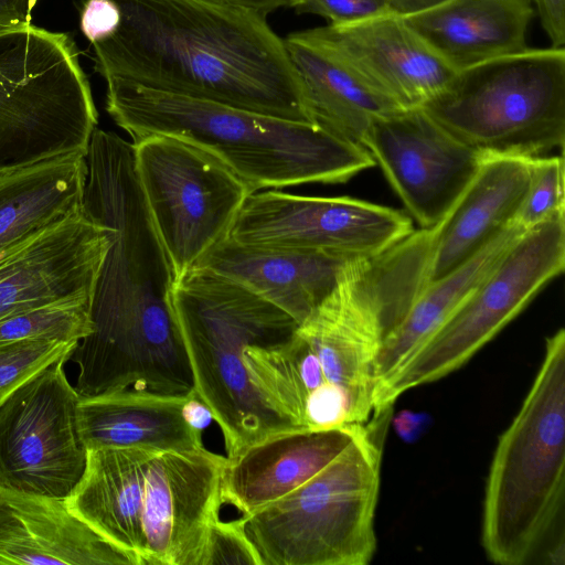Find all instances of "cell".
Masks as SVG:
<instances>
[{
    "label": "cell",
    "mask_w": 565,
    "mask_h": 565,
    "mask_svg": "<svg viewBox=\"0 0 565 565\" xmlns=\"http://www.w3.org/2000/svg\"><path fill=\"white\" fill-rule=\"evenodd\" d=\"M531 0H448L404 18L455 72L527 49Z\"/></svg>",
    "instance_id": "cell-20"
},
{
    "label": "cell",
    "mask_w": 565,
    "mask_h": 565,
    "mask_svg": "<svg viewBox=\"0 0 565 565\" xmlns=\"http://www.w3.org/2000/svg\"><path fill=\"white\" fill-rule=\"evenodd\" d=\"M62 358L18 386L0 405V487L66 498L87 459L79 394Z\"/></svg>",
    "instance_id": "cell-11"
},
{
    "label": "cell",
    "mask_w": 565,
    "mask_h": 565,
    "mask_svg": "<svg viewBox=\"0 0 565 565\" xmlns=\"http://www.w3.org/2000/svg\"><path fill=\"white\" fill-rule=\"evenodd\" d=\"M529 182V158L483 156L475 177L438 224L429 281L457 269L512 225Z\"/></svg>",
    "instance_id": "cell-19"
},
{
    "label": "cell",
    "mask_w": 565,
    "mask_h": 565,
    "mask_svg": "<svg viewBox=\"0 0 565 565\" xmlns=\"http://www.w3.org/2000/svg\"><path fill=\"white\" fill-rule=\"evenodd\" d=\"M106 110L132 141L164 135L214 156L254 192L343 183L375 166L361 145L317 125L149 89L106 84Z\"/></svg>",
    "instance_id": "cell-3"
},
{
    "label": "cell",
    "mask_w": 565,
    "mask_h": 565,
    "mask_svg": "<svg viewBox=\"0 0 565 565\" xmlns=\"http://www.w3.org/2000/svg\"><path fill=\"white\" fill-rule=\"evenodd\" d=\"M225 460L205 448L90 449L65 499L137 565H198L207 527L220 518Z\"/></svg>",
    "instance_id": "cell-2"
},
{
    "label": "cell",
    "mask_w": 565,
    "mask_h": 565,
    "mask_svg": "<svg viewBox=\"0 0 565 565\" xmlns=\"http://www.w3.org/2000/svg\"><path fill=\"white\" fill-rule=\"evenodd\" d=\"M135 170L177 280L230 237L252 188L205 150L152 135L132 141Z\"/></svg>",
    "instance_id": "cell-10"
},
{
    "label": "cell",
    "mask_w": 565,
    "mask_h": 565,
    "mask_svg": "<svg viewBox=\"0 0 565 565\" xmlns=\"http://www.w3.org/2000/svg\"><path fill=\"white\" fill-rule=\"evenodd\" d=\"M552 47L565 44V0H531Z\"/></svg>",
    "instance_id": "cell-31"
},
{
    "label": "cell",
    "mask_w": 565,
    "mask_h": 565,
    "mask_svg": "<svg viewBox=\"0 0 565 565\" xmlns=\"http://www.w3.org/2000/svg\"><path fill=\"white\" fill-rule=\"evenodd\" d=\"M38 0H0V31L31 24Z\"/></svg>",
    "instance_id": "cell-33"
},
{
    "label": "cell",
    "mask_w": 565,
    "mask_h": 565,
    "mask_svg": "<svg viewBox=\"0 0 565 565\" xmlns=\"http://www.w3.org/2000/svg\"><path fill=\"white\" fill-rule=\"evenodd\" d=\"M93 299L58 301L0 319V344L32 339L78 342L93 331Z\"/></svg>",
    "instance_id": "cell-25"
},
{
    "label": "cell",
    "mask_w": 565,
    "mask_h": 565,
    "mask_svg": "<svg viewBox=\"0 0 565 565\" xmlns=\"http://www.w3.org/2000/svg\"><path fill=\"white\" fill-rule=\"evenodd\" d=\"M184 412L188 422L201 433L213 419L209 407L199 398L195 391L188 398Z\"/></svg>",
    "instance_id": "cell-35"
},
{
    "label": "cell",
    "mask_w": 565,
    "mask_h": 565,
    "mask_svg": "<svg viewBox=\"0 0 565 565\" xmlns=\"http://www.w3.org/2000/svg\"><path fill=\"white\" fill-rule=\"evenodd\" d=\"M78 342L32 339L0 344V405L23 382L52 364L68 358Z\"/></svg>",
    "instance_id": "cell-27"
},
{
    "label": "cell",
    "mask_w": 565,
    "mask_h": 565,
    "mask_svg": "<svg viewBox=\"0 0 565 565\" xmlns=\"http://www.w3.org/2000/svg\"><path fill=\"white\" fill-rule=\"evenodd\" d=\"M110 228L84 207L0 253V319L58 301L93 299Z\"/></svg>",
    "instance_id": "cell-14"
},
{
    "label": "cell",
    "mask_w": 565,
    "mask_h": 565,
    "mask_svg": "<svg viewBox=\"0 0 565 565\" xmlns=\"http://www.w3.org/2000/svg\"><path fill=\"white\" fill-rule=\"evenodd\" d=\"M241 8L254 10L267 17L280 8H292L295 0H217Z\"/></svg>",
    "instance_id": "cell-36"
},
{
    "label": "cell",
    "mask_w": 565,
    "mask_h": 565,
    "mask_svg": "<svg viewBox=\"0 0 565 565\" xmlns=\"http://www.w3.org/2000/svg\"><path fill=\"white\" fill-rule=\"evenodd\" d=\"M115 1L118 29L92 44L106 84L310 122L297 71L267 17L217 0Z\"/></svg>",
    "instance_id": "cell-1"
},
{
    "label": "cell",
    "mask_w": 565,
    "mask_h": 565,
    "mask_svg": "<svg viewBox=\"0 0 565 565\" xmlns=\"http://www.w3.org/2000/svg\"><path fill=\"white\" fill-rule=\"evenodd\" d=\"M414 231L403 211L350 196H307L277 189L248 195L230 238L249 245L375 255Z\"/></svg>",
    "instance_id": "cell-12"
},
{
    "label": "cell",
    "mask_w": 565,
    "mask_h": 565,
    "mask_svg": "<svg viewBox=\"0 0 565 565\" xmlns=\"http://www.w3.org/2000/svg\"><path fill=\"white\" fill-rule=\"evenodd\" d=\"M292 9L298 14L322 17L331 24L352 23L391 13L385 0H296Z\"/></svg>",
    "instance_id": "cell-29"
},
{
    "label": "cell",
    "mask_w": 565,
    "mask_h": 565,
    "mask_svg": "<svg viewBox=\"0 0 565 565\" xmlns=\"http://www.w3.org/2000/svg\"><path fill=\"white\" fill-rule=\"evenodd\" d=\"M0 564L137 565L65 498L0 487Z\"/></svg>",
    "instance_id": "cell-17"
},
{
    "label": "cell",
    "mask_w": 565,
    "mask_h": 565,
    "mask_svg": "<svg viewBox=\"0 0 565 565\" xmlns=\"http://www.w3.org/2000/svg\"><path fill=\"white\" fill-rule=\"evenodd\" d=\"M191 394L164 395L127 388L81 396L78 423L83 443L87 450L128 447L162 451L203 449L202 433L185 417L184 407Z\"/></svg>",
    "instance_id": "cell-21"
},
{
    "label": "cell",
    "mask_w": 565,
    "mask_h": 565,
    "mask_svg": "<svg viewBox=\"0 0 565 565\" xmlns=\"http://www.w3.org/2000/svg\"><path fill=\"white\" fill-rule=\"evenodd\" d=\"M260 565V559L245 535L239 519L213 520L207 527L198 565Z\"/></svg>",
    "instance_id": "cell-28"
},
{
    "label": "cell",
    "mask_w": 565,
    "mask_h": 565,
    "mask_svg": "<svg viewBox=\"0 0 565 565\" xmlns=\"http://www.w3.org/2000/svg\"><path fill=\"white\" fill-rule=\"evenodd\" d=\"M86 154L0 172V253L83 209Z\"/></svg>",
    "instance_id": "cell-23"
},
{
    "label": "cell",
    "mask_w": 565,
    "mask_h": 565,
    "mask_svg": "<svg viewBox=\"0 0 565 565\" xmlns=\"http://www.w3.org/2000/svg\"><path fill=\"white\" fill-rule=\"evenodd\" d=\"M303 31L366 85L404 109L424 105L457 73L404 18L392 13Z\"/></svg>",
    "instance_id": "cell-15"
},
{
    "label": "cell",
    "mask_w": 565,
    "mask_h": 565,
    "mask_svg": "<svg viewBox=\"0 0 565 565\" xmlns=\"http://www.w3.org/2000/svg\"><path fill=\"white\" fill-rule=\"evenodd\" d=\"M121 13L115 0H84L79 26L90 44L105 40L118 29Z\"/></svg>",
    "instance_id": "cell-30"
},
{
    "label": "cell",
    "mask_w": 565,
    "mask_h": 565,
    "mask_svg": "<svg viewBox=\"0 0 565 565\" xmlns=\"http://www.w3.org/2000/svg\"><path fill=\"white\" fill-rule=\"evenodd\" d=\"M523 232L513 223L468 262L428 282L381 345L374 365V392L448 319Z\"/></svg>",
    "instance_id": "cell-24"
},
{
    "label": "cell",
    "mask_w": 565,
    "mask_h": 565,
    "mask_svg": "<svg viewBox=\"0 0 565 565\" xmlns=\"http://www.w3.org/2000/svg\"><path fill=\"white\" fill-rule=\"evenodd\" d=\"M391 411L299 488L239 518L260 565H365L376 548L374 513Z\"/></svg>",
    "instance_id": "cell-6"
},
{
    "label": "cell",
    "mask_w": 565,
    "mask_h": 565,
    "mask_svg": "<svg viewBox=\"0 0 565 565\" xmlns=\"http://www.w3.org/2000/svg\"><path fill=\"white\" fill-rule=\"evenodd\" d=\"M295 2H296V0H295ZM294 6H295V4H294Z\"/></svg>",
    "instance_id": "cell-37"
},
{
    "label": "cell",
    "mask_w": 565,
    "mask_h": 565,
    "mask_svg": "<svg viewBox=\"0 0 565 565\" xmlns=\"http://www.w3.org/2000/svg\"><path fill=\"white\" fill-rule=\"evenodd\" d=\"M393 427L397 436L405 443H415L431 425V417L424 412L403 409L393 418Z\"/></svg>",
    "instance_id": "cell-32"
},
{
    "label": "cell",
    "mask_w": 565,
    "mask_h": 565,
    "mask_svg": "<svg viewBox=\"0 0 565 565\" xmlns=\"http://www.w3.org/2000/svg\"><path fill=\"white\" fill-rule=\"evenodd\" d=\"M353 258L321 250L243 244L228 237L195 267L241 284L300 323L334 289Z\"/></svg>",
    "instance_id": "cell-18"
},
{
    "label": "cell",
    "mask_w": 565,
    "mask_h": 565,
    "mask_svg": "<svg viewBox=\"0 0 565 565\" xmlns=\"http://www.w3.org/2000/svg\"><path fill=\"white\" fill-rule=\"evenodd\" d=\"M97 122L71 33L32 23L0 31V172L86 154Z\"/></svg>",
    "instance_id": "cell-8"
},
{
    "label": "cell",
    "mask_w": 565,
    "mask_h": 565,
    "mask_svg": "<svg viewBox=\"0 0 565 565\" xmlns=\"http://www.w3.org/2000/svg\"><path fill=\"white\" fill-rule=\"evenodd\" d=\"M367 424L289 429L245 447L225 460L221 502L247 515L284 498L334 460Z\"/></svg>",
    "instance_id": "cell-16"
},
{
    "label": "cell",
    "mask_w": 565,
    "mask_h": 565,
    "mask_svg": "<svg viewBox=\"0 0 565 565\" xmlns=\"http://www.w3.org/2000/svg\"><path fill=\"white\" fill-rule=\"evenodd\" d=\"M483 156L533 158L565 140V49H525L457 72L420 106Z\"/></svg>",
    "instance_id": "cell-7"
},
{
    "label": "cell",
    "mask_w": 565,
    "mask_h": 565,
    "mask_svg": "<svg viewBox=\"0 0 565 565\" xmlns=\"http://www.w3.org/2000/svg\"><path fill=\"white\" fill-rule=\"evenodd\" d=\"M565 331L546 339L540 370L500 436L486 484L481 542L501 565H563Z\"/></svg>",
    "instance_id": "cell-4"
},
{
    "label": "cell",
    "mask_w": 565,
    "mask_h": 565,
    "mask_svg": "<svg viewBox=\"0 0 565 565\" xmlns=\"http://www.w3.org/2000/svg\"><path fill=\"white\" fill-rule=\"evenodd\" d=\"M363 147L422 228L445 218L483 158L422 107L376 119Z\"/></svg>",
    "instance_id": "cell-13"
},
{
    "label": "cell",
    "mask_w": 565,
    "mask_h": 565,
    "mask_svg": "<svg viewBox=\"0 0 565 565\" xmlns=\"http://www.w3.org/2000/svg\"><path fill=\"white\" fill-rule=\"evenodd\" d=\"M530 182L514 223L524 231L565 213L564 157L529 158Z\"/></svg>",
    "instance_id": "cell-26"
},
{
    "label": "cell",
    "mask_w": 565,
    "mask_h": 565,
    "mask_svg": "<svg viewBox=\"0 0 565 565\" xmlns=\"http://www.w3.org/2000/svg\"><path fill=\"white\" fill-rule=\"evenodd\" d=\"M448 0H385L392 14L407 18L430 10Z\"/></svg>",
    "instance_id": "cell-34"
},
{
    "label": "cell",
    "mask_w": 565,
    "mask_h": 565,
    "mask_svg": "<svg viewBox=\"0 0 565 565\" xmlns=\"http://www.w3.org/2000/svg\"><path fill=\"white\" fill-rule=\"evenodd\" d=\"M565 267V213L524 231L448 319L373 394V411L465 364Z\"/></svg>",
    "instance_id": "cell-9"
},
{
    "label": "cell",
    "mask_w": 565,
    "mask_h": 565,
    "mask_svg": "<svg viewBox=\"0 0 565 565\" xmlns=\"http://www.w3.org/2000/svg\"><path fill=\"white\" fill-rule=\"evenodd\" d=\"M171 300L194 391L222 431L226 458L296 429L263 403L245 366V350L285 341L298 322L241 284L202 267L175 281Z\"/></svg>",
    "instance_id": "cell-5"
},
{
    "label": "cell",
    "mask_w": 565,
    "mask_h": 565,
    "mask_svg": "<svg viewBox=\"0 0 565 565\" xmlns=\"http://www.w3.org/2000/svg\"><path fill=\"white\" fill-rule=\"evenodd\" d=\"M311 124L363 146L372 124L404 108L366 85L303 30L284 39Z\"/></svg>",
    "instance_id": "cell-22"
}]
</instances>
